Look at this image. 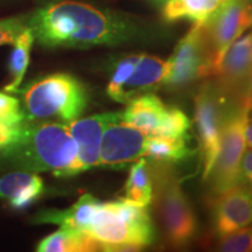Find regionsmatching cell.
I'll use <instances>...</instances> for the list:
<instances>
[{
    "mask_svg": "<svg viewBox=\"0 0 252 252\" xmlns=\"http://www.w3.org/2000/svg\"><path fill=\"white\" fill-rule=\"evenodd\" d=\"M35 41L45 48H90L132 40L139 27L125 15L84 2L58 0L28 15Z\"/></svg>",
    "mask_w": 252,
    "mask_h": 252,
    "instance_id": "1",
    "label": "cell"
},
{
    "mask_svg": "<svg viewBox=\"0 0 252 252\" xmlns=\"http://www.w3.org/2000/svg\"><path fill=\"white\" fill-rule=\"evenodd\" d=\"M0 169L77 175V145L65 123L25 119L11 143L0 147Z\"/></svg>",
    "mask_w": 252,
    "mask_h": 252,
    "instance_id": "2",
    "label": "cell"
},
{
    "mask_svg": "<svg viewBox=\"0 0 252 252\" xmlns=\"http://www.w3.org/2000/svg\"><path fill=\"white\" fill-rule=\"evenodd\" d=\"M21 109L26 121L70 123L80 118L87 108L86 87L76 77L58 72L19 88Z\"/></svg>",
    "mask_w": 252,
    "mask_h": 252,
    "instance_id": "3",
    "label": "cell"
},
{
    "mask_svg": "<svg viewBox=\"0 0 252 252\" xmlns=\"http://www.w3.org/2000/svg\"><path fill=\"white\" fill-rule=\"evenodd\" d=\"M87 234L102 251H138L154 242V228L147 207L121 201L102 202Z\"/></svg>",
    "mask_w": 252,
    "mask_h": 252,
    "instance_id": "4",
    "label": "cell"
},
{
    "mask_svg": "<svg viewBox=\"0 0 252 252\" xmlns=\"http://www.w3.org/2000/svg\"><path fill=\"white\" fill-rule=\"evenodd\" d=\"M249 99L241 106L225 112L220 131V149L208 179H212L214 195L239 185L238 174L242 157L247 149L245 126L248 121Z\"/></svg>",
    "mask_w": 252,
    "mask_h": 252,
    "instance_id": "5",
    "label": "cell"
},
{
    "mask_svg": "<svg viewBox=\"0 0 252 252\" xmlns=\"http://www.w3.org/2000/svg\"><path fill=\"white\" fill-rule=\"evenodd\" d=\"M166 72V61L156 56H125L115 64L106 94L115 102L127 103L134 97L161 86Z\"/></svg>",
    "mask_w": 252,
    "mask_h": 252,
    "instance_id": "6",
    "label": "cell"
},
{
    "mask_svg": "<svg viewBox=\"0 0 252 252\" xmlns=\"http://www.w3.org/2000/svg\"><path fill=\"white\" fill-rule=\"evenodd\" d=\"M166 63L167 72L162 84L171 88L184 87L197 78L215 75L202 24L195 25L179 41Z\"/></svg>",
    "mask_w": 252,
    "mask_h": 252,
    "instance_id": "7",
    "label": "cell"
},
{
    "mask_svg": "<svg viewBox=\"0 0 252 252\" xmlns=\"http://www.w3.org/2000/svg\"><path fill=\"white\" fill-rule=\"evenodd\" d=\"M202 25L216 75L229 47L252 25V6L249 0H226Z\"/></svg>",
    "mask_w": 252,
    "mask_h": 252,
    "instance_id": "8",
    "label": "cell"
},
{
    "mask_svg": "<svg viewBox=\"0 0 252 252\" xmlns=\"http://www.w3.org/2000/svg\"><path fill=\"white\" fill-rule=\"evenodd\" d=\"M158 200L169 243L176 248L186 247L196 234L197 223L180 184L167 175L160 178Z\"/></svg>",
    "mask_w": 252,
    "mask_h": 252,
    "instance_id": "9",
    "label": "cell"
},
{
    "mask_svg": "<svg viewBox=\"0 0 252 252\" xmlns=\"http://www.w3.org/2000/svg\"><path fill=\"white\" fill-rule=\"evenodd\" d=\"M224 116V99L219 91L210 87L203 88L195 98V123L202 153L203 180L209 176L219 153Z\"/></svg>",
    "mask_w": 252,
    "mask_h": 252,
    "instance_id": "10",
    "label": "cell"
},
{
    "mask_svg": "<svg viewBox=\"0 0 252 252\" xmlns=\"http://www.w3.org/2000/svg\"><path fill=\"white\" fill-rule=\"evenodd\" d=\"M147 134L123 122L118 116L104 128L99 150V167L122 169L144 157Z\"/></svg>",
    "mask_w": 252,
    "mask_h": 252,
    "instance_id": "11",
    "label": "cell"
},
{
    "mask_svg": "<svg viewBox=\"0 0 252 252\" xmlns=\"http://www.w3.org/2000/svg\"><path fill=\"white\" fill-rule=\"evenodd\" d=\"M213 219L220 237L252 224V188L238 185L215 195Z\"/></svg>",
    "mask_w": 252,
    "mask_h": 252,
    "instance_id": "12",
    "label": "cell"
},
{
    "mask_svg": "<svg viewBox=\"0 0 252 252\" xmlns=\"http://www.w3.org/2000/svg\"><path fill=\"white\" fill-rule=\"evenodd\" d=\"M119 115L121 112L99 113L68 123L69 132L77 145L80 173L99 166L100 141L104 128Z\"/></svg>",
    "mask_w": 252,
    "mask_h": 252,
    "instance_id": "13",
    "label": "cell"
},
{
    "mask_svg": "<svg viewBox=\"0 0 252 252\" xmlns=\"http://www.w3.org/2000/svg\"><path fill=\"white\" fill-rule=\"evenodd\" d=\"M45 184L36 173L12 171L0 176V200L8 201L13 209L24 210L40 198Z\"/></svg>",
    "mask_w": 252,
    "mask_h": 252,
    "instance_id": "14",
    "label": "cell"
},
{
    "mask_svg": "<svg viewBox=\"0 0 252 252\" xmlns=\"http://www.w3.org/2000/svg\"><path fill=\"white\" fill-rule=\"evenodd\" d=\"M98 198L91 194H83L77 202L63 210H45L34 217L36 224H56L60 228L78 229L86 232L91 220L100 206Z\"/></svg>",
    "mask_w": 252,
    "mask_h": 252,
    "instance_id": "15",
    "label": "cell"
},
{
    "mask_svg": "<svg viewBox=\"0 0 252 252\" xmlns=\"http://www.w3.org/2000/svg\"><path fill=\"white\" fill-rule=\"evenodd\" d=\"M127 103V108L122 112L123 122L145 134L156 135L168 106L156 94L149 93L134 97Z\"/></svg>",
    "mask_w": 252,
    "mask_h": 252,
    "instance_id": "16",
    "label": "cell"
},
{
    "mask_svg": "<svg viewBox=\"0 0 252 252\" xmlns=\"http://www.w3.org/2000/svg\"><path fill=\"white\" fill-rule=\"evenodd\" d=\"M252 74V33L238 37L229 47L220 62L217 76L235 84L248 80Z\"/></svg>",
    "mask_w": 252,
    "mask_h": 252,
    "instance_id": "17",
    "label": "cell"
},
{
    "mask_svg": "<svg viewBox=\"0 0 252 252\" xmlns=\"http://www.w3.org/2000/svg\"><path fill=\"white\" fill-rule=\"evenodd\" d=\"M162 5V17L166 21L189 20L203 24L226 0H153Z\"/></svg>",
    "mask_w": 252,
    "mask_h": 252,
    "instance_id": "18",
    "label": "cell"
},
{
    "mask_svg": "<svg viewBox=\"0 0 252 252\" xmlns=\"http://www.w3.org/2000/svg\"><path fill=\"white\" fill-rule=\"evenodd\" d=\"M39 252H90L102 251L96 239L78 229L60 228L42 239L36 247Z\"/></svg>",
    "mask_w": 252,
    "mask_h": 252,
    "instance_id": "19",
    "label": "cell"
},
{
    "mask_svg": "<svg viewBox=\"0 0 252 252\" xmlns=\"http://www.w3.org/2000/svg\"><path fill=\"white\" fill-rule=\"evenodd\" d=\"M126 202L147 207L153 198V182L151 176L149 163L145 158H140L131 166L128 178L125 184Z\"/></svg>",
    "mask_w": 252,
    "mask_h": 252,
    "instance_id": "20",
    "label": "cell"
},
{
    "mask_svg": "<svg viewBox=\"0 0 252 252\" xmlns=\"http://www.w3.org/2000/svg\"><path fill=\"white\" fill-rule=\"evenodd\" d=\"M34 41H35V36H34L33 31L30 26L14 41L13 50L9 55L8 62V70L11 72L12 81L5 87V90L7 93L15 94L21 87L27 68L30 65L31 52Z\"/></svg>",
    "mask_w": 252,
    "mask_h": 252,
    "instance_id": "21",
    "label": "cell"
},
{
    "mask_svg": "<svg viewBox=\"0 0 252 252\" xmlns=\"http://www.w3.org/2000/svg\"><path fill=\"white\" fill-rule=\"evenodd\" d=\"M188 139H172L161 135H147L144 157L160 163H173L190 156Z\"/></svg>",
    "mask_w": 252,
    "mask_h": 252,
    "instance_id": "22",
    "label": "cell"
},
{
    "mask_svg": "<svg viewBox=\"0 0 252 252\" xmlns=\"http://www.w3.org/2000/svg\"><path fill=\"white\" fill-rule=\"evenodd\" d=\"M190 128V121L186 113L178 108L168 106L156 135L172 138V139H189L188 131Z\"/></svg>",
    "mask_w": 252,
    "mask_h": 252,
    "instance_id": "23",
    "label": "cell"
},
{
    "mask_svg": "<svg viewBox=\"0 0 252 252\" xmlns=\"http://www.w3.org/2000/svg\"><path fill=\"white\" fill-rule=\"evenodd\" d=\"M219 250L229 252L252 251V225H248L220 237Z\"/></svg>",
    "mask_w": 252,
    "mask_h": 252,
    "instance_id": "24",
    "label": "cell"
},
{
    "mask_svg": "<svg viewBox=\"0 0 252 252\" xmlns=\"http://www.w3.org/2000/svg\"><path fill=\"white\" fill-rule=\"evenodd\" d=\"M28 27V15L0 19V46L13 45L17 37Z\"/></svg>",
    "mask_w": 252,
    "mask_h": 252,
    "instance_id": "25",
    "label": "cell"
},
{
    "mask_svg": "<svg viewBox=\"0 0 252 252\" xmlns=\"http://www.w3.org/2000/svg\"><path fill=\"white\" fill-rule=\"evenodd\" d=\"M25 121L20 99L11 94L0 93V123L7 125H18Z\"/></svg>",
    "mask_w": 252,
    "mask_h": 252,
    "instance_id": "26",
    "label": "cell"
},
{
    "mask_svg": "<svg viewBox=\"0 0 252 252\" xmlns=\"http://www.w3.org/2000/svg\"><path fill=\"white\" fill-rule=\"evenodd\" d=\"M238 181L239 185L252 188V147L245 150L243 157H242L241 165H239Z\"/></svg>",
    "mask_w": 252,
    "mask_h": 252,
    "instance_id": "27",
    "label": "cell"
},
{
    "mask_svg": "<svg viewBox=\"0 0 252 252\" xmlns=\"http://www.w3.org/2000/svg\"><path fill=\"white\" fill-rule=\"evenodd\" d=\"M18 125H7L5 123H0V147L11 143L17 133Z\"/></svg>",
    "mask_w": 252,
    "mask_h": 252,
    "instance_id": "28",
    "label": "cell"
},
{
    "mask_svg": "<svg viewBox=\"0 0 252 252\" xmlns=\"http://www.w3.org/2000/svg\"><path fill=\"white\" fill-rule=\"evenodd\" d=\"M249 99V112H248V121L245 126V139H247L248 146L252 147V98Z\"/></svg>",
    "mask_w": 252,
    "mask_h": 252,
    "instance_id": "29",
    "label": "cell"
},
{
    "mask_svg": "<svg viewBox=\"0 0 252 252\" xmlns=\"http://www.w3.org/2000/svg\"><path fill=\"white\" fill-rule=\"evenodd\" d=\"M248 89H249V93L251 94L250 98H252V74L248 78Z\"/></svg>",
    "mask_w": 252,
    "mask_h": 252,
    "instance_id": "30",
    "label": "cell"
},
{
    "mask_svg": "<svg viewBox=\"0 0 252 252\" xmlns=\"http://www.w3.org/2000/svg\"><path fill=\"white\" fill-rule=\"evenodd\" d=\"M249 1H250V0H249Z\"/></svg>",
    "mask_w": 252,
    "mask_h": 252,
    "instance_id": "31",
    "label": "cell"
}]
</instances>
